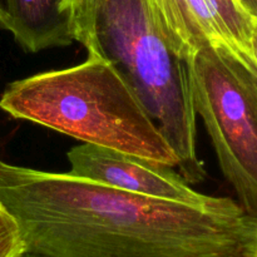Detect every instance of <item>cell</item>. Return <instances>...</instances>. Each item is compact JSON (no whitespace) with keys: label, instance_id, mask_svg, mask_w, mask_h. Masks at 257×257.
<instances>
[{"label":"cell","instance_id":"6da1fadb","mask_svg":"<svg viewBox=\"0 0 257 257\" xmlns=\"http://www.w3.org/2000/svg\"><path fill=\"white\" fill-rule=\"evenodd\" d=\"M0 206L37 257H252L257 217L228 197L188 205L0 161Z\"/></svg>","mask_w":257,"mask_h":257},{"label":"cell","instance_id":"7a4b0ae2","mask_svg":"<svg viewBox=\"0 0 257 257\" xmlns=\"http://www.w3.org/2000/svg\"><path fill=\"white\" fill-rule=\"evenodd\" d=\"M0 109L84 143L178 167L177 156L135 90L97 53L74 67L14 80L0 97Z\"/></svg>","mask_w":257,"mask_h":257},{"label":"cell","instance_id":"3957f363","mask_svg":"<svg viewBox=\"0 0 257 257\" xmlns=\"http://www.w3.org/2000/svg\"><path fill=\"white\" fill-rule=\"evenodd\" d=\"M95 10L97 54L109 60L138 95L178 158L188 183L206 178L197 156L188 62L163 37L150 0H87Z\"/></svg>","mask_w":257,"mask_h":257},{"label":"cell","instance_id":"277c9868","mask_svg":"<svg viewBox=\"0 0 257 257\" xmlns=\"http://www.w3.org/2000/svg\"><path fill=\"white\" fill-rule=\"evenodd\" d=\"M200 114L237 202L257 217V74L225 45L205 44L188 60Z\"/></svg>","mask_w":257,"mask_h":257},{"label":"cell","instance_id":"5b68a950","mask_svg":"<svg viewBox=\"0 0 257 257\" xmlns=\"http://www.w3.org/2000/svg\"><path fill=\"white\" fill-rule=\"evenodd\" d=\"M68 173L131 193L196 206H213L223 197L197 192L171 166L113 148L84 145L68 152Z\"/></svg>","mask_w":257,"mask_h":257},{"label":"cell","instance_id":"8992f818","mask_svg":"<svg viewBox=\"0 0 257 257\" xmlns=\"http://www.w3.org/2000/svg\"><path fill=\"white\" fill-rule=\"evenodd\" d=\"M0 28L38 53L80 40L79 0H4Z\"/></svg>","mask_w":257,"mask_h":257},{"label":"cell","instance_id":"52a82bcc","mask_svg":"<svg viewBox=\"0 0 257 257\" xmlns=\"http://www.w3.org/2000/svg\"><path fill=\"white\" fill-rule=\"evenodd\" d=\"M156 22L170 47L187 62L205 44L225 45L203 0H162Z\"/></svg>","mask_w":257,"mask_h":257},{"label":"cell","instance_id":"ba28073f","mask_svg":"<svg viewBox=\"0 0 257 257\" xmlns=\"http://www.w3.org/2000/svg\"><path fill=\"white\" fill-rule=\"evenodd\" d=\"M24 252V241L17 221L0 206V257H19Z\"/></svg>","mask_w":257,"mask_h":257},{"label":"cell","instance_id":"9c48e42d","mask_svg":"<svg viewBox=\"0 0 257 257\" xmlns=\"http://www.w3.org/2000/svg\"><path fill=\"white\" fill-rule=\"evenodd\" d=\"M240 7L257 22V0H236Z\"/></svg>","mask_w":257,"mask_h":257},{"label":"cell","instance_id":"30bf717a","mask_svg":"<svg viewBox=\"0 0 257 257\" xmlns=\"http://www.w3.org/2000/svg\"><path fill=\"white\" fill-rule=\"evenodd\" d=\"M150 3L151 5H152L153 14H155V18H156V15H157L158 12H160L161 5H162V0H150ZM80 4H82V0H79V10H80Z\"/></svg>","mask_w":257,"mask_h":257},{"label":"cell","instance_id":"8fae6325","mask_svg":"<svg viewBox=\"0 0 257 257\" xmlns=\"http://www.w3.org/2000/svg\"><path fill=\"white\" fill-rule=\"evenodd\" d=\"M252 48H253V54H255V59H256V62H257V22H255V27H253Z\"/></svg>","mask_w":257,"mask_h":257},{"label":"cell","instance_id":"7c38bea8","mask_svg":"<svg viewBox=\"0 0 257 257\" xmlns=\"http://www.w3.org/2000/svg\"><path fill=\"white\" fill-rule=\"evenodd\" d=\"M252 257H257V222H256V227H255V233H253Z\"/></svg>","mask_w":257,"mask_h":257},{"label":"cell","instance_id":"4fadbf2b","mask_svg":"<svg viewBox=\"0 0 257 257\" xmlns=\"http://www.w3.org/2000/svg\"><path fill=\"white\" fill-rule=\"evenodd\" d=\"M19 257H37V256H33V255H30V253L24 252V253H22V255H20Z\"/></svg>","mask_w":257,"mask_h":257},{"label":"cell","instance_id":"5bb4252c","mask_svg":"<svg viewBox=\"0 0 257 257\" xmlns=\"http://www.w3.org/2000/svg\"><path fill=\"white\" fill-rule=\"evenodd\" d=\"M3 15V9H2V5H0V18H2Z\"/></svg>","mask_w":257,"mask_h":257}]
</instances>
